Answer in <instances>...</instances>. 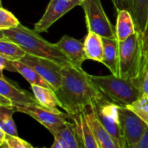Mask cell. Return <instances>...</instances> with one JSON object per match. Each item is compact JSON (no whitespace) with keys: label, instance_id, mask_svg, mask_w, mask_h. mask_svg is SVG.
Returning <instances> with one entry per match:
<instances>
[{"label":"cell","instance_id":"6da1fadb","mask_svg":"<svg viewBox=\"0 0 148 148\" xmlns=\"http://www.w3.org/2000/svg\"><path fill=\"white\" fill-rule=\"evenodd\" d=\"M56 95L61 108L72 117L81 115L85 108L105 98L82 69L74 66L62 68V83Z\"/></svg>","mask_w":148,"mask_h":148},{"label":"cell","instance_id":"7a4b0ae2","mask_svg":"<svg viewBox=\"0 0 148 148\" xmlns=\"http://www.w3.org/2000/svg\"><path fill=\"white\" fill-rule=\"evenodd\" d=\"M1 36L17 43L28 55L49 59L62 67L73 66L70 60L56 43L49 42L36 31L22 24L16 28L1 30Z\"/></svg>","mask_w":148,"mask_h":148},{"label":"cell","instance_id":"3957f363","mask_svg":"<svg viewBox=\"0 0 148 148\" xmlns=\"http://www.w3.org/2000/svg\"><path fill=\"white\" fill-rule=\"evenodd\" d=\"M92 82L110 101L119 106H129L142 95L134 81L123 79L111 74L110 75H91Z\"/></svg>","mask_w":148,"mask_h":148},{"label":"cell","instance_id":"277c9868","mask_svg":"<svg viewBox=\"0 0 148 148\" xmlns=\"http://www.w3.org/2000/svg\"><path fill=\"white\" fill-rule=\"evenodd\" d=\"M145 59L142 49V34L136 31L126 41L119 42V75L134 82L138 86Z\"/></svg>","mask_w":148,"mask_h":148},{"label":"cell","instance_id":"5b68a950","mask_svg":"<svg viewBox=\"0 0 148 148\" xmlns=\"http://www.w3.org/2000/svg\"><path fill=\"white\" fill-rule=\"evenodd\" d=\"M81 6L85 13L88 32H94L101 37L116 38L115 27L106 15L101 0H82Z\"/></svg>","mask_w":148,"mask_h":148},{"label":"cell","instance_id":"8992f818","mask_svg":"<svg viewBox=\"0 0 148 148\" xmlns=\"http://www.w3.org/2000/svg\"><path fill=\"white\" fill-rule=\"evenodd\" d=\"M13 108L16 112H21L28 114L38 123L47 128L51 134H55L60 132L68 124V119H72V117L67 113L62 112H54L46 108L42 107L39 104L36 105H15Z\"/></svg>","mask_w":148,"mask_h":148},{"label":"cell","instance_id":"52a82bcc","mask_svg":"<svg viewBox=\"0 0 148 148\" xmlns=\"http://www.w3.org/2000/svg\"><path fill=\"white\" fill-rule=\"evenodd\" d=\"M94 108L96 117L119 146V147L125 148L118 110L119 105L110 101L105 97L95 102Z\"/></svg>","mask_w":148,"mask_h":148},{"label":"cell","instance_id":"ba28073f","mask_svg":"<svg viewBox=\"0 0 148 148\" xmlns=\"http://www.w3.org/2000/svg\"><path fill=\"white\" fill-rule=\"evenodd\" d=\"M118 110L125 148H137L147 125L127 107L119 106Z\"/></svg>","mask_w":148,"mask_h":148},{"label":"cell","instance_id":"9c48e42d","mask_svg":"<svg viewBox=\"0 0 148 148\" xmlns=\"http://www.w3.org/2000/svg\"><path fill=\"white\" fill-rule=\"evenodd\" d=\"M21 62L36 70L56 91L62 83V68L56 62L46 58L26 55Z\"/></svg>","mask_w":148,"mask_h":148},{"label":"cell","instance_id":"30bf717a","mask_svg":"<svg viewBox=\"0 0 148 148\" xmlns=\"http://www.w3.org/2000/svg\"><path fill=\"white\" fill-rule=\"evenodd\" d=\"M82 2V0H50L44 14L40 20L35 23L34 30L37 33L48 31L52 24H54L74 7L76 5H81Z\"/></svg>","mask_w":148,"mask_h":148},{"label":"cell","instance_id":"8fae6325","mask_svg":"<svg viewBox=\"0 0 148 148\" xmlns=\"http://www.w3.org/2000/svg\"><path fill=\"white\" fill-rule=\"evenodd\" d=\"M0 95L5 96L15 105H36L39 104L34 95L22 89L16 82L10 81L1 73L0 76Z\"/></svg>","mask_w":148,"mask_h":148},{"label":"cell","instance_id":"7c38bea8","mask_svg":"<svg viewBox=\"0 0 148 148\" xmlns=\"http://www.w3.org/2000/svg\"><path fill=\"white\" fill-rule=\"evenodd\" d=\"M83 114L86 117L87 122L101 148H120L103 127V125L100 122L98 118L96 117L95 111L94 108V104L88 106Z\"/></svg>","mask_w":148,"mask_h":148},{"label":"cell","instance_id":"4fadbf2b","mask_svg":"<svg viewBox=\"0 0 148 148\" xmlns=\"http://www.w3.org/2000/svg\"><path fill=\"white\" fill-rule=\"evenodd\" d=\"M56 44L67 56L74 67L82 69V63L88 59L84 49V42L68 35H64Z\"/></svg>","mask_w":148,"mask_h":148},{"label":"cell","instance_id":"5bb4252c","mask_svg":"<svg viewBox=\"0 0 148 148\" xmlns=\"http://www.w3.org/2000/svg\"><path fill=\"white\" fill-rule=\"evenodd\" d=\"M136 27L134 18L127 9L117 10L115 36L119 42L126 41L132 35L136 33Z\"/></svg>","mask_w":148,"mask_h":148},{"label":"cell","instance_id":"9a60e30c","mask_svg":"<svg viewBox=\"0 0 148 148\" xmlns=\"http://www.w3.org/2000/svg\"><path fill=\"white\" fill-rule=\"evenodd\" d=\"M104 47V64L111 72V74L119 75V42L116 38L102 37Z\"/></svg>","mask_w":148,"mask_h":148},{"label":"cell","instance_id":"2e32d148","mask_svg":"<svg viewBox=\"0 0 148 148\" xmlns=\"http://www.w3.org/2000/svg\"><path fill=\"white\" fill-rule=\"evenodd\" d=\"M127 7L131 13L136 30L143 33L148 18V0H126Z\"/></svg>","mask_w":148,"mask_h":148},{"label":"cell","instance_id":"e0dca14e","mask_svg":"<svg viewBox=\"0 0 148 148\" xmlns=\"http://www.w3.org/2000/svg\"><path fill=\"white\" fill-rule=\"evenodd\" d=\"M31 89L39 105L56 113L61 112L58 109L61 107L60 101L53 89L36 85H31Z\"/></svg>","mask_w":148,"mask_h":148},{"label":"cell","instance_id":"ac0fdd59","mask_svg":"<svg viewBox=\"0 0 148 148\" xmlns=\"http://www.w3.org/2000/svg\"><path fill=\"white\" fill-rule=\"evenodd\" d=\"M84 49L88 59L102 63L104 58V47L101 36L94 32H88L84 41Z\"/></svg>","mask_w":148,"mask_h":148},{"label":"cell","instance_id":"d6986e66","mask_svg":"<svg viewBox=\"0 0 148 148\" xmlns=\"http://www.w3.org/2000/svg\"><path fill=\"white\" fill-rule=\"evenodd\" d=\"M13 64L16 69L17 73H19L30 85H36L53 89L52 87L31 67L21 61H13Z\"/></svg>","mask_w":148,"mask_h":148},{"label":"cell","instance_id":"ffe728a7","mask_svg":"<svg viewBox=\"0 0 148 148\" xmlns=\"http://www.w3.org/2000/svg\"><path fill=\"white\" fill-rule=\"evenodd\" d=\"M26 55L27 53L17 43L1 36L0 56L11 61H21Z\"/></svg>","mask_w":148,"mask_h":148},{"label":"cell","instance_id":"44dd1931","mask_svg":"<svg viewBox=\"0 0 148 148\" xmlns=\"http://www.w3.org/2000/svg\"><path fill=\"white\" fill-rule=\"evenodd\" d=\"M56 134L65 140L68 148H84L82 137L75 121L73 123L68 122L65 127Z\"/></svg>","mask_w":148,"mask_h":148},{"label":"cell","instance_id":"7402d4cb","mask_svg":"<svg viewBox=\"0 0 148 148\" xmlns=\"http://www.w3.org/2000/svg\"><path fill=\"white\" fill-rule=\"evenodd\" d=\"M15 112L16 109L13 107L0 106V129L9 135L18 136L16 126L12 117Z\"/></svg>","mask_w":148,"mask_h":148},{"label":"cell","instance_id":"603a6c76","mask_svg":"<svg viewBox=\"0 0 148 148\" xmlns=\"http://www.w3.org/2000/svg\"><path fill=\"white\" fill-rule=\"evenodd\" d=\"M127 107L133 110L148 127V96L141 95L133 104Z\"/></svg>","mask_w":148,"mask_h":148},{"label":"cell","instance_id":"cb8c5ba5","mask_svg":"<svg viewBox=\"0 0 148 148\" xmlns=\"http://www.w3.org/2000/svg\"><path fill=\"white\" fill-rule=\"evenodd\" d=\"M21 23L18 19L8 10L3 7L0 8V30L10 29L16 28Z\"/></svg>","mask_w":148,"mask_h":148},{"label":"cell","instance_id":"d4e9b609","mask_svg":"<svg viewBox=\"0 0 148 148\" xmlns=\"http://www.w3.org/2000/svg\"><path fill=\"white\" fill-rule=\"evenodd\" d=\"M1 148H34L29 142L19 138L18 136H12L6 134L5 139L0 143Z\"/></svg>","mask_w":148,"mask_h":148},{"label":"cell","instance_id":"484cf974","mask_svg":"<svg viewBox=\"0 0 148 148\" xmlns=\"http://www.w3.org/2000/svg\"><path fill=\"white\" fill-rule=\"evenodd\" d=\"M138 87L142 95L148 96V60H145L144 66L138 81Z\"/></svg>","mask_w":148,"mask_h":148},{"label":"cell","instance_id":"4316f807","mask_svg":"<svg viewBox=\"0 0 148 148\" xmlns=\"http://www.w3.org/2000/svg\"><path fill=\"white\" fill-rule=\"evenodd\" d=\"M7 70V71H10V72H16L17 70L15 68L14 64H13V61L9 60L2 56H0V70L1 73H3V70Z\"/></svg>","mask_w":148,"mask_h":148},{"label":"cell","instance_id":"83f0119b","mask_svg":"<svg viewBox=\"0 0 148 148\" xmlns=\"http://www.w3.org/2000/svg\"><path fill=\"white\" fill-rule=\"evenodd\" d=\"M142 49H143L144 59L148 60V18L145 30L142 33Z\"/></svg>","mask_w":148,"mask_h":148},{"label":"cell","instance_id":"f1b7e54d","mask_svg":"<svg viewBox=\"0 0 148 148\" xmlns=\"http://www.w3.org/2000/svg\"><path fill=\"white\" fill-rule=\"evenodd\" d=\"M137 148H148V127L143 134Z\"/></svg>","mask_w":148,"mask_h":148},{"label":"cell","instance_id":"f546056e","mask_svg":"<svg viewBox=\"0 0 148 148\" xmlns=\"http://www.w3.org/2000/svg\"><path fill=\"white\" fill-rule=\"evenodd\" d=\"M114 5V8L117 10H122V9H125L124 7L127 6V2L126 0H112Z\"/></svg>","mask_w":148,"mask_h":148},{"label":"cell","instance_id":"4dcf8cb0","mask_svg":"<svg viewBox=\"0 0 148 148\" xmlns=\"http://www.w3.org/2000/svg\"><path fill=\"white\" fill-rule=\"evenodd\" d=\"M0 106L3 107H13V103L10 100L6 98L5 96L0 95Z\"/></svg>","mask_w":148,"mask_h":148},{"label":"cell","instance_id":"1f68e13d","mask_svg":"<svg viewBox=\"0 0 148 148\" xmlns=\"http://www.w3.org/2000/svg\"><path fill=\"white\" fill-rule=\"evenodd\" d=\"M49 148H62V147L61 146L60 142H59L56 139H55L54 143L52 144V146H51Z\"/></svg>","mask_w":148,"mask_h":148},{"label":"cell","instance_id":"d6a6232c","mask_svg":"<svg viewBox=\"0 0 148 148\" xmlns=\"http://www.w3.org/2000/svg\"><path fill=\"white\" fill-rule=\"evenodd\" d=\"M34 148H37V147H34ZM43 148H44V147H43Z\"/></svg>","mask_w":148,"mask_h":148},{"label":"cell","instance_id":"836d02e7","mask_svg":"<svg viewBox=\"0 0 148 148\" xmlns=\"http://www.w3.org/2000/svg\"><path fill=\"white\" fill-rule=\"evenodd\" d=\"M69 1H70V0H69Z\"/></svg>","mask_w":148,"mask_h":148},{"label":"cell","instance_id":"e575fe53","mask_svg":"<svg viewBox=\"0 0 148 148\" xmlns=\"http://www.w3.org/2000/svg\"></svg>","mask_w":148,"mask_h":148}]
</instances>
